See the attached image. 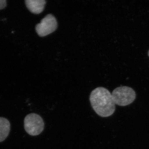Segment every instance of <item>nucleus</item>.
Masks as SVG:
<instances>
[{
	"instance_id": "obj_1",
	"label": "nucleus",
	"mask_w": 149,
	"mask_h": 149,
	"mask_svg": "<svg viewBox=\"0 0 149 149\" xmlns=\"http://www.w3.org/2000/svg\"><path fill=\"white\" fill-rule=\"evenodd\" d=\"M90 100L95 112L100 116L107 117L115 111V104L111 93L103 87L96 88L91 92Z\"/></svg>"
},
{
	"instance_id": "obj_2",
	"label": "nucleus",
	"mask_w": 149,
	"mask_h": 149,
	"mask_svg": "<svg viewBox=\"0 0 149 149\" xmlns=\"http://www.w3.org/2000/svg\"><path fill=\"white\" fill-rule=\"evenodd\" d=\"M115 104L126 106L133 102L136 98V93L133 89L127 86H120L115 89L111 93Z\"/></svg>"
},
{
	"instance_id": "obj_3",
	"label": "nucleus",
	"mask_w": 149,
	"mask_h": 149,
	"mask_svg": "<svg viewBox=\"0 0 149 149\" xmlns=\"http://www.w3.org/2000/svg\"><path fill=\"white\" fill-rule=\"evenodd\" d=\"M44 127L45 123L42 118L37 113H29L24 118V129L30 136L40 135L44 130Z\"/></svg>"
},
{
	"instance_id": "obj_4",
	"label": "nucleus",
	"mask_w": 149,
	"mask_h": 149,
	"mask_svg": "<svg viewBox=\"0 0 149 149\" xmlns=\"http://www.w3.org/2000/svg\"><path fill=\"white\" fill-rule=\"evenodd\" d=\"M58 27L56 19L53 15L49 14L41 20L35 27L36 32L40 37L49 35L57 29Z\"/></svg>"
},
{
	"instance_id": "obj_5",
	"label": "nucleus",
	"mask_w": 149,
	"mask_h": 149,
	"mask_svg": "<svg viewBox=\"0 0 149 149\" xmlns=\"http://www.w3.org/2000/svg\"><path fill=\"white\" fill-rule=\"evenodd\" d=\"M25 2L27 8L31 13L40 14L44 10L46 1L45 0H26Z\"/></svg>"
},
{
	"instance_id": "obj_6",
	"label": "nucleus",
	"mask_w": 149,
	"mask_h": 149,
	"mask_svg": "<svg viewBox=\"0 0 149 149\" xmlns=\"http://www.w3.org/2000/svg\"><path fill=\"white\" fill-rule=\"evenodd\" d=\"M10 128L9 121L5 118L0 117V142L6 139L10 133Z\"/></svg>"
},
{
	"instance_id": "obj_7",
	"label": "nucleus",
	"mask_w": 149,
	"mask_h": 149,
	"mask_svg": "<svg viewBox=\"0 0 149 149\" xmlns=\"http://www.w3.org/2000/svg\"><path fill=\"white\" fill-rule=\"evenodd\" d=\"M6 0H0V10L5 8L6 6Z\"/></svg>"
},
{
	"instance_id": "obj_8",
	"label": "nucleus",
	"mask_w": 149,
	"mask_h": 149,
	"mask_svg": "<svg viewBox=\"0 0 149 149\" xmlns=\"http://www.w3.org/2000/svg\"><path fill=\"white\" fill-rule=\"evenodd\" d=\"M148 56H149V50L148 51Z\"/></svg>"
}]
</instances>
